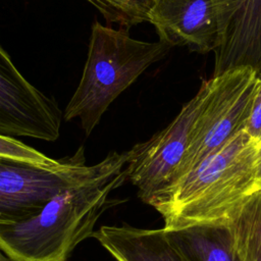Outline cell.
<instances>
[{
    "label": "cell",
    "instance_id": "obj_1",
    "mask_svg": "<svg viewBox=\"0 0 261 261\" xmlns=\"http://www.w3.org/2000/svg\"><path fill=\"white\" fill-rule=\"evenodd\" d=\"M128 151H111L82 180L59 191L34 216L0 224V248L13 261H67L92 237L102 214L120 203L110 194L127 179Z\"/></svg>",
    "mask_w": 261,
    "mask_h": 261
},
{
    "label": "cell",
    "instance_id": "obj_2",
    "mask_svg": "<svg viewBox=\"0 0 261 261\" xmlns=\"http://www.w3.org/2000/svg\"><path fill=\"white\" fill-rule=\"evenodd\" d=\"M261 141L240 130L149 205L164 220L167 230L196 224L225 222L254 191L256 158Z\"/></svg>",
    "mask_w": 261,
    "mask_h": 261
},
{
    "label": "cell",
    "instance_id": "obj_3",
    "mask_svg": "<svg viewBox=\"0 0 261 261\" xmlns=\"http://www.w3.org/2000/svg\"><path fill=\"white\" fill-rule=\"evenodd\" d=\"M171 48L160 40H135L125 29L114 30L95 20L83 75L63 118H79L86 136H90L110 104Z\"/></svg>",
    "mask_w": 261,
    "mask_h": 261
},
{
    "label": "cell",
    "instance_id": "obj_4",
    "mask_svg": "<svg viewBox=\"0 0 261 261\" xmlns=\"http://www.w3.org/2000/svg\"><path fill=\"white\" fill-rule=\"evenodd\" d=\"M257 76L250 67L212 75L206 99L193 124L185 156L170 186L244 129Z\"/></svg>",
    "mask_w": 261,
    "mask_h": 261
},
{
    "label": "cell",
    "instance_id": "obj_5",
    "mask_svg": "<svg viewBox=\"0 0 261 261\" xmlns=\"http://www.w3.org/2000/svg\"><path fill=\"white\" fill-rule=\"evenodd\" d=\"M94 165H87L83 146L54 166L0 156V224L34 216L59 191L86 177Z\"/></svg>",
    "mask_w": 261,
    "mask_h": 261
},
{
    "label": "cell",
    "instance_id": "obj_6",
    "mask_svg": "<svg viewBox=\"0 0 261 261\" xmlns=\"http://www.w3.org/2000/svg\"><path fill=\"white\" fill-rule=\"evenodd\" d=\"M209 90L203 81L197 94L187 102L172 121L149 140L128 150L127 179L138 189V197L150 202L166 190L180 165L189 145L191 132Z\"/></svg>",
    "mask_w": 261,
    "mask_h": 261
},
{
    "label": "cell",
    "instance_id": "obj_7",
    "mask_svg": "<svg viewBox=\"0 0 261 261\" xmlns=\"http://www.w3.org/2000/svg\"><path fill=\"white\" fill-rule=\"evenodd\" d=\"M240 0H154L150 20L159 40L206 54L223 43Z\"/></svg>",
    "mask_w": 261,
    "mask_h": 261
},
{
    "label": "cell",
    "instance_id": "obj_8",
    "mask_svg": "<svg viewBox=\"0 0 261 261\" xmlns=\"http://www.w3.org/2000/svg\"><path fill=\"white\" fill-rule=\"evenodd\" d=\"M62 118L56 101L25 80L0 45V136L54 142Z\"/></svg>",
    "mask_w": 261,
    "mask_h": 261
},
{
    "label": "cell",
    "instance_id": "obj_9",
    "mask_svg": "<svg viewBox=\"0 0 261 261\" xmlns=\"http://www.w3.org/2000/svg\"><path fill=\"white\" fill-rule=\"evenodd\" d=\"M91 238L115 261H188L164 227L138 228L126 223L102 225Z\"/></svg>",
    "mask_w": 261,
    "mask_h": 261
},
{
    "label": "cell",
    "instance_id": "obj_10",
    "mask_svg": "<svg viewBox=\"0 0 261 261\" xmlns=\"http://www.w3.org/2000/svg\"><path fill=\"white\" fill-rule=\"evenodd\" d=\"M214 56L213 75L239 67H250L261 75V0H240Z\"/></svg>",
    "mask_w": 261,
    "mask_h": 261
},
{
    "label": "cell",
    "instance_id": "obj_11",
    "mask_svg": "<svg viewBox=\"0 0 261 261\" xmlns=\"http://www.w3.org/2000/svg\"><path fill=\"white\" fill-rule=\"evenodd\" d=\"M167 232L188 261H244L225 222L196 224Z\"/></svg>",
    "mask_w": 261,
    "mask_h": 261
},
{
    "label": "cell",
    "instance_id": "obj_12",
    "mask_svg": "<svg viewBox=\"0 0 261 261\" xmlns=\"http://www.w3.org/2000/svg\"><path fill=\"white\" fill-rule=\"evenodd\" d=\"M225 223L244 261H261V189L251 193Z\"/></svg>",
    "mask_w": 261,
    "mask_h": 261
},
{
    "label": "cell",
    "instance_id": "obj_13",
    "mask_svg": "<svg viewBox=\"0 0 261 261\" xmlns=\"http://www.w3.org/2000/svg\"><path fill=\"white\" fill-rule=\"evenodd\" d=\"M107 22L118 23L122 29L150 20L154 0H88Z\"/></svg>",
    "mask_w": 261,
    "mask_h": 261
},
{
    "label": "cell",
    "instance_id": "obj_14",
    "mask_svg": "<svg viewBox=\"0 0 261 261\" xmlns=\"http://www.w3.org/2000/svg\"><path fill=\"white\" fill-rule=\"evenodd\" d=\"M0 156L32 162L43 166H54L60 159H53L25 145L15 138L0 136Z\"/></svg>",
    "mask_w": 261,
    "mask_h": 261
},
{
    "label": "cell",
    "instance_id": "obj_15",
    "mask_svg": "<svg viewBox=\"0 0 261 261\" xmlns=\"http://www.w3.org/2000/svg\"><path fill=\"white\" fill-rule=\"evenodd\" d=\"M244 130L253 139L261 141V75L257 76L255 91Z\"/></svg>",
    "mask_w": 261,
    "mask_h": 261
},
{
    "label": "cell",
    "instance_id": "obj_16",
    "mask_svg": "<svg viewBox=\"0 0 261 261\" xmlns=\"http://www.w3.org/2000/svg\"><path fill=\"white\" fill-rule=\"evenodd\" d=\"M256 185H257V190L261 189V142H260V146H259L257 158H256Z\"/></svg>",
    "mask_w": 261,
    "mask_h": 261
},
{
    "label": "cell",
    "instance_id": "obj_17",
    "mask_svg": "<svg viewBox=\"0 0 261 261\" xmlns=\"http://www.w3.org/2000/svg\"><path fill=\"white\" fill-rule=\"evenodd\" d=\"M0 261H13L12 259H10L0 248Z\"/></svg>",
    "mask_w": 261,
    "mask_h": 261
}]
</instances>
